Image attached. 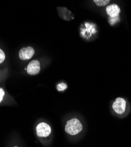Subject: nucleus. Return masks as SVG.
<instances>
[{
    "label": "nucleus",
    "instance_id": "obj_1",
    "mask_svg": "<svg viewBox=\"0 0 131 147\" xmlns=\"http://www.w3.org/2000/svg\"><path fill=\"white\" fill-rule=\"evenodd\" d=\"M83 127L81 122L79 119L76 118L69 120L65 126L66 132L71 136H75L80 133Z\"/></svg>",
    "mask_w": 131,
    "mask_h": 147
},
{
    "label": "nucleus",
    "instance_id": "obj_3",
    "mask_svg": "<svg viewBox=\"0 0 131 147\" xmlns=\"http://www.w3.org/2000/svg\"><path fill=\"white\" fill-rule=\"evenodd\" d=\"M36 131L37 136L40 137H47L51 134L52 129L49 125L45 122H41L37 126Z\"/></svg>",
    "mask_w": 131,
    "mask_h": 147
},
{
    "label": "nucleus",
    "instance_id": "obj_4",
    "mask_svg": "<svg viewBox=\"0 0 131 147\" xmlns=\"http://www.w3.org/2000/svg\"><path fill=\"white\" fill-rule=\"evenodd\" d=\"M27 71L29 74L34 76L38 74L40 71V64L38 60H33L29 64Z\"/></svg>",
    "mask_w": 131,
    "mask_h": 147
},
{
    "label": "nucleus",
    "instance_id": "obj_12",
    "mask_svg": "<svg viewBox=\"0 0 131 147\" xmlns=\"http://www.w3.org/2000/svg\"><path fill=\"white\" fill-rule=\"evenodd\" d=\"M14 147H18V146H14Z\"/></svg>",
    "mask_w": 131,
    "mask_h": 147
},
{
    "label": "nucleus",
    "instance_id": "obj_10",
    "mask_svg": "<svg viewBox=\"0 0 131 147\" xmlns=\"http://www.w3.org/2000/svg\"><path fill=\"white\" fill-rule=\"evenodd\" d=\"M4 95H5V92L4 90L1 88H0V102L2 101Z\"/></svg>",
    "mask_w": 131,
    "mask_h": 147
},
{
    "label": "nucleus",
    "instance_id": "obj_9",
    "mask_svg": "<svg viewBox=\"0 0 131 147\" xmlns=\"http://www.w3.org/2000/svg\"><path fill=\"white\" fill-rule=\"evenodd\" d=\"M5 55L3 51L0 49V64H1L3 61L5 60Z\"/></svg>",
    "mask_w": 131,
    "mask_h": 147
},
{
    "label": "nucleus",
    "instance_id": "obj_7",
    "mask_svg": "<svg viewBox=\"0 0 131 147\" xmlns=\"http://www.w3.org/2000/svg\"><path fill=\"white\" fill-rule=\"evenodd\" d=\"M93 2L99 7H103L108 4L110 1L109 0H94Z\"/></svg>",
    "mask_w": 131,
    "mask_h": 147
},
{
    "label": "nucleus",
    "instance_id": "obj_5",
    "mask_svg": "<svg viewBox=\"0 0 131 147\" xmlns=\"http://www.w3.org/2000/svg\"><path fill=\"white\" fill-rule=\"evenodd\" d=\"M34 54V50L31 47L27 48H22L19 52V57L22 60H27L33 56Z\"/></svg>",
    "mask_w": 131,
    "mask_h": 147
},
{
    "label": "nucleus",
    "instance_id": "obj_11",
    "mask_svg": "<svg viewBox=\"0 0 131 147\" xmlns=\"http://www.w3.org/2000/svg\"><path fill=\"white\" fill-rule=\"evenodd\" d=\"M119 20V18L116 17V18H109V22L111 23V25H113L114 24L116 23V22H117V21Z\"/></svg>",
    "mask_w": 131,
    "mask_h": 147
},
{
    "label": "nucleus",
    "instance_id": "obj_8",
    "mask_svg": "<svg viewBox=\"0 0 131 147\" xmlns=\"http://www.w3.org/2000/svg\"><path fill=\"white\" fill-rule=\"evenodd\" d=\"M67 86L65 83L61 82L57 85V90L58 91H64L67 88Z\"/></svg>",
    "mask_w": 131,
    "mask_h": 147
},
{
    "label": "nucleus",
    "instance_id": "obj_2",
    "mask_svg": "<svg viewBox=\"0 0 131 147\" xmlns=\"http://www.w3.org/2000/svg\"><path fill=\"white\" fill-rule=\"evenodd\" d=\"M126 102L122 98H117L112 105L113 110L117 114H123L126 110Z\"/></svg>",
    "mask_w": 131,
    "mask_h": 147
},
{
    "label": "nucleus",
    "instance_id": "obj_6",
    "mask_svg": "<svg viewBox=\"0 0 131 147\" xmlns=\"http://www.w3.org/2000/svg\"><path fill=\"white\" fill-rule=\"evenodd\" d=\"M106 13L110 18H116L119 17L121 13V9L117 5L113 4L108 5L106 8Z\"/></svg>",
    "mask_w": 131,
    "mask_h": 147
}]
</instances>
